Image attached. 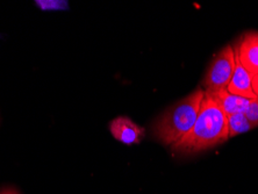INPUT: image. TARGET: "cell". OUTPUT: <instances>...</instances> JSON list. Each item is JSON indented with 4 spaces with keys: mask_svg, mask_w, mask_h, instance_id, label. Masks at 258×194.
<instances>
[{
    "mask_svg": "<svg viewBox=\"0 0 258 194\" xmlns=\"http://www.w3.org/2000/svg\"><path fill=\"white\" fill-rule=\"evenodd\" d=\"M233 49L242 66L252 78L258 76V32L244 33Z\"/></svg>",
    "mask_w": 258,
    "mask_h": 194,
    "instance_id": "277c9868",
    "label": "cell"
},
{
    "mask_svg": "<svg viewBox=\"0 0 258 194\" xmlns=\"http://www.w3.org/2000/svg\"><path fill=\"white\" fill-rule=\"evenodd\" d=\"M235 70V52L230 44H227L211 60L204 76L203 86L206 92H219L227 90Z\"/></svg>",
    "mask_w": 258,
    "mask_h": 194,
    "instance_id": "3957f363",
    "label": "cell"
},
{
    "mask_svg": "<svg viewBox=\"0 0 258 194\" xmlns=\"http://www.w3.org/2000/svg\"><path fill=\"white\" fill-rule=\"evenodd\" d=\"M0 194H19V193L12 188H7V189H4L3 192H0Z\"/></svg>",
    "mask_w": 258,
    "mask_h": 194,
    "instance_id": "8fae6325",
    "label": "cell"
},
{
    "mask_svg": "<svg viewBox=\"0 0 258 194\" xmlns=\"http://www.w3.org/2000/svg\"><path fill=\"white\" fill-rule=\"evenodd\" d=\"M228 139V117L220 107L214 94L205 91L195 125L191 132L171 149L173 153L196 154L225 143Z\"/></svg>",
    "mask_w": 258,
    "mask_h": 194,
    "instance_id": "6da1fadb",
    "label": "cell"
},
{
    "mask_svg": "<svg viewBox=\"0 0 258 194\" xmlns=\"http://www.w3.org/2000/svg\"><path fill=\"white\" fill-rule=\"evenodd\" d=\"M253 129V125L249 122L244 114H235V115L228 116V131L229 138L245 134Z\"/></svg>",
    "mask_w": 258,
    "mask_h": 194,
    "instance_id": "ba28073f",
    "label": "cell"
},
{
    "mask_svg": "<svg viewBox=\"0 0 258 194\" xmlns=\"http://www.w3.org/2000/svg\"><path fill=\"white\" fill-rule=\"evenodd\" d=\"M252 90L256 96L258 97V76H255V77L252 78Z\"/></svg>",
    "mask_w": 258,
    "mask_h": 194,
    "instance_id": "30bf717a",
    "label": "cell"
},
{
    "mask_svg": "<svg viewBox=\"0 0 258 194\" xmlns=\"http://www.w3.org/2000/svg\"><path fill=\"white\" fill-rule=\"evenodd\" d=\"M227 91L234 96L246 99H256L257 96L252 90V76L242 66L240 59L235 55V70Z\"/></svg>",
    "mask_w": 258,
    "mask_h": 194,
    "instance_id": "8992f818",
    "label": "cell"
},
{
    "mask_svg": "<svg viewBox=\"0 0 258 194\" xmlns=\"http://www.w3.org/2000/svg\"><path fill=\"white\" fill-rule=\"evenodd\" d=\"M204 96V89H198L166 109L153 125L155 138L171 148L179 143L195 125Z\"/></svg>",
    "mask_w": 258,
    "mask_h": 194,
    "instance_id": "7a4b0ae2",
    "label": "cell"
},
{
    "mask_svg": "<svg viewBox=\"0 0 258 194\" xmlns=\"http://www.w3.org/2000/svg\"><path fill=\"white\" fill-rule=\"evenodd\" d=\"M213 94L218 99L220 107H221L227 117L235 115V114H244L246 109H248V106L250 105V101L252 100V99L234 96V94H230L227 90H221Z\"/></svg>",
    "mask_w": 258,
    "mask_h": 194,
    "instance_id": "52a82bcc",
    "label": "cell"
},
{
    "mask_svg": "<svg viewBox=\"0 0 258 194\" xmlns=\"http://www.w3.org/2000/svg\"><path fill=\"white\" fill-rule=\"evenodd\" d=\"M244 115L249 120V122L253 125V128L258 127V97L250 101V105L248 106Z\"/></svg>",
    "mask_w": 258,
    "mask_h": 194,
    "instance_id": "9c48e42d",
    "label": "cell"
},
{
    "mask_svg": "<svg viewBox=\"0 0 258 194\" xmlns=\"http://www.w3.org/2000/svg\"><path fill=\"white\" fill-rule=\"evenodd\" d=\"M109 131L113 138L126 146L140 143L146 135V132L141 125L135 123L127 116L115 117L109 123Z\"/></svg>",
    "mask_w": 258,
    "mask_h": 194,
    "instance_id": "5b68a950",
    "label": "cell"
}]
</instances>
